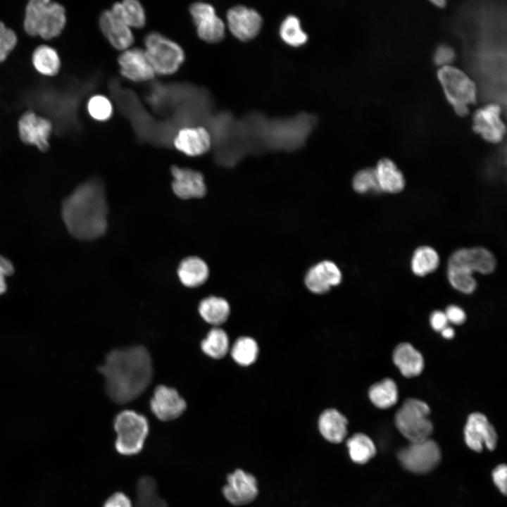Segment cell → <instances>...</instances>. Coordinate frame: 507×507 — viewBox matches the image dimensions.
<instances>
[{"label":"cell","mask_w":507,"mask_h":507,"mask_svg":"<svg viewBox=\"0 0 507 507\" xmlns=\"http://www.w3.org/2000/svg\"><path fill=\"white\" fill-rule=\"evenodd\" d=\"M109 398L128 403L140 396L150 384L153 367L150 354L142 346L113 349L99 368Z\"/></svg>","instance_id":"6da1fadb"},{"label":"cell","mask_w":507,"mask_h":507,"mask_svg":"<svg viewBox=\"0 0 507 507\" xmlns=\"http://www.w3.org/2000/svg\"><path fill=\"white\" fill-rule=\"evenodd\" d=\"M108 206L102 181L94 177L78 185L62 203L61 215L68 232L80 240H94L108 227Z\"/></svg>","instance_id":"7a4b0ae2"},{"label":"cell","mask_w":507,"mask_h":507,"mask_svg":"<svg viewBox=\"0 0 507 507\" xmlns=\"http://www.w3.org/2000/svg\"><path fill=\"white\" fill-rule=\"evenodd\" d=\"M66 25L65 8L49 0H31L25 8L23 28L32 36L49 40L62 34Z\"/></svg>","instance_id":"3957f363"},{"label":"cell","mask_w":507,"mask_h":507,"mask_svg":"<svg viewBox=\"0 0 507 507\" xmlns=\"http://www.w3.org/2000/svg\"><path fill=\"white\" fill-rule=\"evenodd\" d=\"M144 46L146 56L156 74H173L184 61L185 55L182 47L158 32H151L146 35Z\"/></svg>","instance_id":"277c9868"},{"label":"cell","mask_w":507,"mask_h":507,"mask_svg":"<svg viewBox=\"0 0 507 507\" xmlns=\"http://www.w3.org/2000/svg\"><path fill=\"white\" fill-rule=\"evenodd\" d=\"M114 429L117 434L115 447L119 453L132 456L142 450L149 433V423L143 415L123 411L114 420Z\"/></svg>","instance_id":"5b68a950"},{"label":"cell","mask_w":507,"mask_h":507,"mask_svg":"<svg viewBox=\"0 0 507 507\" xmlns=\"http://www.w3.org/2000/svg\"><path fill=\"white\" fill-rule=\"evenodd\" d=\"M438 77L448 101L461 116L468 113V106L476 101L477 89L474 82L460 69L449 65L438 70Z\"/></svg>","instance_id":"8992f818"},{"label":"cell","mask_w":507,"mask_h":507,"mask_svg":"<svg viewBox=\"0 0 507 507\" xmlns=\"http://www.w3.org/2000/svg\"><path fill=\"white\" fill-rule=\"evenodd\" d=\"M430 409L424 401L406 399L395 415V424L399 432L411 442L428 439L433 425L428 418Z\"/></svg>","instance_id":"52a82bcc"},{"label":"cell","mask_w":507,"mask_h":507,"mask_svg":"<svg viewBox=\"0 0 507 507\" xmlns=\"http://www.w3.org/2000/svg\"><path fill=\"white\" fill-rule=\"evenodd\" d=\"M401 464L415 473H425L434 468L441 458L438 444L430 439L411 442L398 454Z\"/></svg>","instance_id":"ba28073f"},{"label":"cell","mask_w":507,"mask_h":507,"mask_svg":"<svg viewBox=\"0 0 507 507\" xmlns=\"http://www.w3.org/2000/svg\"><path fill=\"white\" fill-rule=\"evenodd\" d=\"M53 126L50 120L37 115L32 111L23 113L18 121V134L25 144L36 146L45 152L49 149Z\"/></svg>","instance_id":"9c48e42d"},{"label":"cell","mask_w":507,"mask_h":507,"mask_svg":"<svg viewBox=\"0 0 507 507\" xmlns=\"http://www.w3.org/2000/svg\"><path fill=\"white\" fill-rule=\"evenodd\" d=\"M189 13L200 39L208 43H216L224 38V22L216 15L212 5L196 2L190 6Z\"/></svg>","instance_id":"30bf717a"},{"label":"cell","mask_w":507,"mask_h":507,"mask_svg":"<svg viewBox=\"0 0 507 507\" xmlns=\"http://www.w3.org/2000/svg\"><path fill=\"white\" fill-rule=\"evenodd\" d=\"M496 265L493 254L484 247L462 248L450 256L448 267L461 268L471 273L487 275L492 273Z\"/></svg>","instance_id":"8fae6325"},{"label":"cell","mask_w":507,"mask_h":507,"mask_svg":"<svg viewBox=\"0 0 507 507\" xmlns=\"http://www.w3.org/2000/svg\"><path fill=\"white\" fill-rule=\"evenodd\" d=\"M465 441L473 451L481 452L483 445L489 450L496 446L497 434L487 417L478 412L471 413L464 428Z\"/></svg>","instance_id":"7c38bea8"},{"label":"cell","mask_w":507,"mask_h":507,"mask_svg":"<svg viewBox=\"0 0 507 507\" xmlns=\"http://www.w3.org/2000/svg\"><path fill=\"white\" fill-rule=\"evenodd\" d=\"M227 481L223 493L225 498L234 506L248 504L258 496L256 480L250 473L237 469L227 475Z\"/></svg>","instance_id":"4fadbf2b"},{"label":"cell","mask_w":507,"mask_h":507,"mask_svg":"<svg viewBox=\"0 0 507 507\" xmlns=\"http://www.w3.org/2000/svg\"><path fill=\"white\" fill-rule=\"evenodd\" d=\"M150 406L157 418L169 421L180 417L186 409L187 403L175 389L159 385L154 390Z\"/></svg>","instance_id":"5bb4252c"},{"label":"cell","mask_w":507,"mask_h":507,"mask_svg":"<svg viewBox=\"0 0 507 507\" xmlns=\"http://www.w3.org/2000/svg\"><path fill=\"white\" fill-rule=\"evenodd\" d=\"M173 177L172 189L182 199L202 198L206 193V186L201 173L188 168L173 165L170 168Z\"/></svg>","instance_id":"9a60e30c"},{"label":"cell","mask_w":507,"mask_h":507,"mask_svg":"<svg viewBox=\"0 0 507 507\" xmlns=\"http://www.w3.org/2000/svg\"><path fill=\"white\" fill-rule=\"evenodd\" d=\"M118 63L121 75L133 82H146L152 80L156 73L149 63L144 50L129 48L118 56Z\"/></svg>","instance_id":"2e32d148"},{"label":"cell","mask_w":507,"mask_h":507,"mask_svg":"<svg viewBox=\"0 0 507 507\" xmlns=\"http://www.w3.org/2000/svg\"><path fill=\"white\" fill-rule=\"evenodd\" d=\"M501 109L496 104L477 109L473 115V130L485 140L496 143L502 140L506 127L500 118Z\"/></svg>","instance_id":"e0dca14e"},{"label":"cell","mask_w":507,"mask_h":507,"mask_svg":"<svg viewBox=\"0 0 507 507\" xmlns=\"http://www.w3.org/2000/svg\"><path fill=\"white\" fill-rule=\"evenodd\" d=\"M212 143L210 132L202 126L183 127L172 139L173 146L189 156L204 154L209 151Z\"/></svg>","instance_id":"ac0fdd59"},{"label":"cell","mask_w":507,"mask_h":507,"mask_svg":"<svg viewBox=\"0 0 507 507\" xmlns=\"http://www.w3.org/2000/svg\"><path fill=\"white\" fill-rule=\"evenodd\" d=\"M227 25L231 32L241 40L254 38L262 26V18L254 9L235 6L227 13Z\"/></svg>","instance_id":"d6986e66"},{"label":"cell","mask_w":507,"mask_h":507,"mask_svg":"<svg viewBox=\"0 0 507 507\" xmlns=\"http://www.w3.org/2000/svg\"><path fill=\"white\" fill-rule=\"evenodd\" d=\"M342 274L338 266L330 261H323L312 266L305 276V284L315 294L327 292L339 284Z\"/></svg>","instance_id":"ffe728a7"},{"label":"cell","mask_w":507,"mask_h":507,"mask_svg":"<svg viewBox=\"0 0 507 507\" xmlns=\"http://www.w3.org/2000/svg\"><path fill=\"white\" fill-rule=\"evenodd\" d=\"M99 24L101 32L115 49L123 51L134 43V37L131 28L111 10L101 13Z\"/></svg>","instance_id":"44dd1931"},{"label":"cell","mask_w":507,"mask_h":507,"mask_svg":"<svg viewBox=\"0 0 507 507\" xmlns=\"http://www.w3.org/2000/svg\"><path fill=\"white\" fill-rule=\"evenodd\" d=\"M393 361L406 377L420 375L424 368L423 355L409 343L398 344L393 353Z\"/></svg>","instance_id":"7402d4cb"},{"label":"cell","mask_w":507,"mask_h":507,"mask_svg":"<svg viewBox=\"0 0 507 507\" xmlns=\"http://www.w3.org/2000/svg\"><path fill=\"white\" fill-rule=\"evenodd\" d=\"M374 169L380 192L396 194L404 189L403 175L392 160L382 158Z\"/></svg>","instance_id":"603a6c76"},{"label":"cell","mask_w":507,"mask_h":507,"mask_svg":"<svg viewBox=\"0 0 507 507\" xmlns=\"http://www.w3.org/2000/svg\"><path fill=\"white\" fill-rule=\"evenodd\" d=\"M348 420L339 411L334 408L324 411L318 420V428L327 441L338 444L347 434Z\"/></svg>","instance_id":"cb8c5ba5"},{"label":"cell","mask_w":507,"mask_h":507,"mask_svg":"<svg viewBox=\"0 0 507 507\" xmlns=\"http://www.w3.org/2000/svg\"><path fill=\"white\" fill-rule=\"evenodd\" d=\"M180 282L187 287H197L208 279L209 269L206 262L197 256L184 258L177 268Z\"/></svg>","instance_id":"d4e9b609"},{"label":"cell","mask_w":507,"mask_h":507,"mask_svg":"<svg viewBox=\"0 0 507 507\" xmlns=\"http://www.w3.org/2000/svg\"><path fill=\"white\" fill-rule=\"evenodd\" d=\"M32 63L39 73L48 77L56 75L61 65L56 50L46 44L39 45L35 49L32 55Z\"/></svg>","instance_id":"484cf974"},{"label":"cell","mask_w":507,"mask_h":507,"mask_svg":"<svg viewBox=\"0 0 507 507\" xmlns=\"http://www.w3.org/2000/svg\"><path fill=\"white\" fill-rule=\"evenodd\" d=\"M198 309L202 318L213 325L224 323L230 313L229 303L225 299L215 296L202 299Z\"/></svg>","instance_id":"4316f807"},{"label":"cell","mask_w":507,"mask_h":507,"mask_svg":"<svg viewBox=\"0 0 507 507\" xmlns=\"http://www.w3.org/2000/svg\"><path fill=\"white\" fill-rule=\"evenodd\" d=\"M111 11L131 27L141 28L146 25V13L142 5L136 0L115 3Z\"/></svg>","instance_id":"83f0119b"},{"label":"cell","mask_w":507,"mask_h":507,"mask_svg":"<svg viewBox=\"0 0 507 507\" xmlns=\"http://www.w3.org/2000/svg\"><path fill=\"white\" fill-rule=\"evenodd\" d=\"M398 387L391 378H385L373 384L368 391L371 402L377 408L384 409L394 406L398 401Z\"/></svg>","instance_id":"f1b7e54d"},{"label":"cell","mask_w":507,"mask_h":507,"mask_svg":"<svg viewBox=\"0 0 507 507\" xmlns=\"http://www.w3.org/2000/svg\"><path fill=\"white\" fill-rule=\"evenodd\" d=\"M439 261V256L434 248L421 246L412 255L411 268L415 275L423 277L436 270Z\"/></svg>","instance_id":"f546056e"},{"label":"cell","mask_w":507,"mask_h":507,"mask_svg":"<svg viewBox=\"0 0 507 507\" xmlns=\"http://www.w3.org/2000/svg\"><path fill=\"white\" fill-rule=\"evenodd\" d=\"M351 460L358 464L366 463L376 453L372 439L363 433H356L346 442Z\"/></svg>","instance_id":"4dcf8cb0"},{"label":"cell","mask_w":507,"mask_h":507,"mask_svg":"<svg viewBox=\"0 0 507 507\" xmlns=\"http://www.w3.org/2000/svg\"><path fill=\"white\" fill-rule=\"evenodd\" d=\"M203 352L207 356L219 359L229 350V339L225 331L219 327L212 328L201 343Z\"/></svg>","instance_id":"1f68e13d"},{"label":"cell","mask_w":507,"mask_h":507,"mask_svg":"<svg viewBox=\"0 0 507 507\" xmlns=\"http://www.w3.org/2000/svg\"><path fill=\"white\" fill-rule=\"evenodd\" d=\"M231 355L239 365H250L255 362L258 355L257 342L251 337H241L232 345Z\"/></svg>","instance_id":"d6a6232c"},{"label":"cell","mask_w":507,"mask_h":507,"mask_svg":"<svg viewBox=\"0 0 507 507\" xmlns=\"http://www.w3.org/2000/svg\"><path fill=\"white\" fill-rule=\"evenodd\" d=\"M280 34L287 44L294 46L303 44L308 39L307 35L301 29L299 20L294 15H289L282 21Z\"/></svg>","instance_id":"836d02e7"},{"label":"cell","mask_w":507,"mask_h":507,"mask_svg":"<svg viewBox=\"0 0 507 507\" xmlns=\"http://www.w3.org/2000/svg\"><path fill=\"white\" fill-rule=\"evenodd\" d=\"M447 277L451 285L460 292L471 294L477 287L473 274L464 270L447 267Z\"/></svg>","instance_id":"e575fe53"},{"label":"cell","mask_w":507,"mask_h":507,"mask_svg":"<svg viewBox=\"0 0 507 507\" xmlns=\"http://www.w3.org/2000/svg\"><path fill=\"white\" fill-rule=\"evenodd\" d=\"M155 484L151 477L141 478L138 484V507H165L155 494Z\"/></svg>","instance_id":"d590c367"},{"label":"cell","mask_w":507,"mask_h":507,"mask_svg":"<svg viewBox=\"0 0 507 507\" xmlns=\"http://www.w3.org/2000/svg\"><path fill=\"white\" fill-rule=\"evenodd\" d=\"M352 186L359 194H373L380 192L374 168H365L358 171L353 178Z\"/></svg>","instance_id":"8d00e7d4"},{"label":"cell","mask_w":507,"mask_h":507,"mask_svg":"<svg viewBox=\"0 0 507 507\" xmlns=\"http://www.w3.org/2000/svg\"><path fill=\"white\" fill-rule=\"evenodd\" d=\"M87 111L90 116L98 121H105L113 114V106L110 100L104 95H94L87 103Z\"/></svg>","instance_id":"74e56055"},{"label":"cell","mask_w":507,"mask_h":507,"mask_svg":"<svg viewBox=\"0 0 507 507\" xmlns=\"http://www.w3.org/2000/svg\"><path fill=\"white\" fill-rule=\"evenodd\" d=\"M15 32L0 21V63L4 62L17 45Z\"/></svg>","instance_id":"f35d334b"},{"label":"cell","mask_w":507,"mask_h":507,"mask_svg":"<svg viewBox=\"0 0 507 507\" xmlns=\"http://www.w3.org/2000/svg\"><path fill=\"white\" fill-rule=\"evenodd\" d=\"M455 58L453 49L446 44L438 46L434 54V59L437 64L442 66L449 65Z\"/></svg>","instance_id":"ab89813d"},{"label":"cell","mask_w":507,"mask_h":507,"mask_svg":"<svg viewBox=\"0 0 507 507\" xmlns=\"http://www.w3.org/2000/svg\"><path fill=\"white\" fill-rule=\"evenodd\" d=\"M13 273V263L8 258L0 255V295L6 291V277L11 275Z\"/></svg>","instance_id":"60d3db41"},{"label":"cell","mask_w":507,"mask_h":507,"mask_svg":"<svg viewBox=\"0 0 507 507\" xmlns=\"http://www.w3.org/2000/svg\"><path fill=\"white\" fill-rule=\"evenodd\" d=\"M506 475L507 468L501 464L495 468L492 472V477L495 484L504 495L506 494Z\"/></svg>","instance_id":"b9f144b4"},{"label":"cell","mask_w":507,"mask_h":507,"mask_svg":"<svg viewBox=\"0 0 507 507\" xmlns=\"http://www.w3.org/2000/svg\"><path fill=\"white\" fill-rule=\"evenodd\" d=\"M448 322L455 325H461L465 320L466 315L464 311L455 305L449 306L444 312Z\"/></svg>","instance_id":"7bdbcfd3"},{"label":"cell","mask_w":507,"mask_h":507,"mask_svg":"<svg viewBox=\"0 0 507 507\" xmlns=\"http://www.w3.org/2000/svg\"><path fill=\"white\" fill-rule=\"evenodd\" d=\"M104 507H132L130 499L123 492L112 494L105 502Z\"/></svg>","instance_id":"ee69618b"},{"label":"cell","mask_w":507,"mask_h":507,"mask_svg":"<svg viewBox=\"0 0 507 507\" xmlns=\"http://www.w3.org/2000/svg\"><path fill=\"white\" fill-rule=\"evenodd\" d=\"M430 322L432 327L437 332H441L448 326L449 323L444 312L441 311H434L430 315Z\"/></svg>","instance_id":"f6af8a7d"},{"label":"cell","mask_w":507,"mask_h":507,"mask_svg":"<svg viewBox=\"0 0 507 507\" xmlns=\"http://www.w3.org/2000/svg\"><path fill=\"white\" fill-rule=\"evenodd\" d=\"M442 335L446 339H451L454 336V330L452 327L446 326L441 331Z\"/></svg>","instance_id":"bcb514c9"},{"label":"cell","mask_w":507,"mask_h":507,"mask_svg":"<svg viewBox=\"0 0 507 507\" xmlns=\"http://www.w3.org/2000/svg\"><path fill=\"white\" fill-rule=\"evenodd\" d=\"M432 1L433 4H435L437 6H443L446 4V1L444 0H439V1L434 0V1Z\"/></svg>","instance_id":"7dc6e473"}]
</instances>
